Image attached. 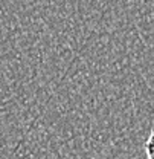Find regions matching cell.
<instances>
[{
    "mask_svg": "<svg viewBox=\"0 0 154 159\" xmlns=\"http://www.w3.org/2000/svg\"><path fill=\"white\" fill-rule=\"evenodd\" d=\"M145 150H147V159H153V155H151V150H153V130H150L148 139L145 142Z\"/></svg>",
    "mask_w": 154,
    "mask_h": 159,
    "instance_id": "1",
    "label": "cell"
}]
</instances>
